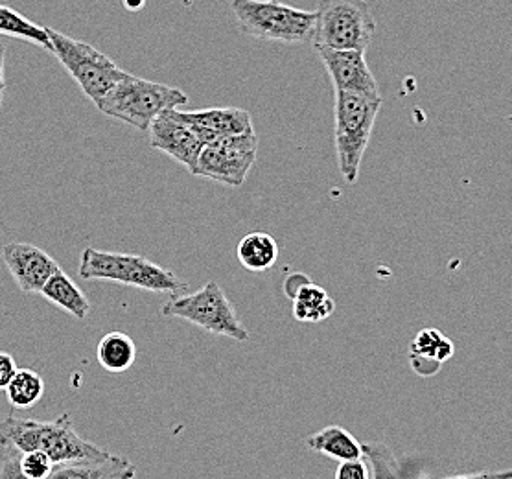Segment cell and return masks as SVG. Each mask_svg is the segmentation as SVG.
I'll return each instance as SVG.
<instances>
[{"mask_svg": "<svg viewBox=\"0 0 512 479\" xmlns=\"http://www.w3.org/2000/svg\"><path fill=\"white\" fill-rule=\"evenodd\" d=\"M369 467V479H422L424 468L415 459H398L382 443L361 444Z\"/></svg>", "mask_w": 512, "mask_h": 479, "instance_id": "obj_16", "label": "cell"}, {"mask_svg": "<svg viewBox=\"0 0 512 479\" xmlns=\"http://www.w3.org/2000/svg\"><path fill=\"white\" fill-rule=\"evenodd\" d=\"M4 61H6V47L0 43V109H2L4 91H6V80H4Z\"/></svg>", "mask_w": 512, "mask_h": 479, "instance_id": "obj_29", "label": "cell"}, {"mask_svg": "<svg viewBox=\"0 0 512 479\" xmlns=\"http://www.w3.org/2000/svg\"><path fill=\"white\" fill-rule=\"evenodd\" d=\"M80 277L85 281L118 282L146 292H185L188 284L172 271L155 264L148 258L124 253H107L94 247H85L80 258Z\"/></svg>", "mask_w": 512, "mask_h": 479, "instance_id": "obj_2", "label": "cell"}, {"mask_svg": "<svg viewBox=\"0 0 512 479\" xmlns=\"http://www.w3.org/2000/svg\"><path fill=\"white\" fill-rule=\"evenodd\" d=\"M0 437L13 444L21 454L43 452L54 461V465L98 459L107 454L76 433L69 413L48 422L8 417L0 421Z\"/></svg>", "mask_w": 512, "mask_h": 479, "instance_id": "obj_1", "label": "cell"}, {"mask_svg": "<svg viewBox=\"0 0 512 479\" xmlns=\"http://www.w3.org/2000/svg\"><path fill=\"white\" fill-rule=\"evenodd\" d=\"M382 109V98L334 91V142L339 172L354 185L361 161L373 135L374 122Z\"/></svg>", "mask_w": 512, "mask_h": 479, "instance_id": "obj_3", "label": "cell"}, {"mask_svg": "<svg viewBox=\"0 0 512 479\" xmlns=\"http://www.w3.org/2000/svg\"><path fill=\"white\" fill-rule=\"evenodd\" d=\"M258 153L256 133L220 137L205 144L196 164V177H207L229 187H242Z\"/></svg>", "mask_w": 512, "mask_h": 479, "instance_id": "obj_9", "label": "cell"}, {"mask_svg": "<svg viewBox=\"0 0 512 479\" xmlns=\"http://www.w3.org/2000/svg\"><path fill=\"white\" fill-rule=\"evenodd\" d=\"M137 468L122 456L105 454L98 459H83L56 465L47 479H135Z\"/></svg>", "mask_w": 512, "mask_h": 479, "instance_id": "obj_14", "label": "cell"}, {"mask_svg": "<svg viewBox=\"0 0 512 479\" xmlns=\"http://www.w3.org/2000/svg\"><path fill=\"white\" fill-rule=\"evenodd\" d=\"M177 117L185 120L198 131L203 144H210L220 137L255 133L249 111L240 107H210L198 111H179Z\"/></svg>", "mask_w": 512, "mask_h": 479, "instance_id": "obj_13", "label": "cell"}, {"mask_svg": "<svg viewBox=\"0 0 512 479\" xmlns=\"http://www.w3.org/2000/svg\"><path fill=\"white\" fill-rule=\"evenodd\" d=\"M163 316L179 317L212 334L247 341L249 332L236 316L233 303L218 282L209 281L198 292L175 295L163 306Z\"/></svg>", "mask_w": 512, "mask_h": 479, "instance_id": "obj_8", "label": "cell"}, {"mask_svg": "<svg viewBox=\"0 0 512 479\" xmlns=\"http://www.w3.org/2000/svg\"><path fill=\"white\" fill-rule=\"evenodd\" d=\"M444 479H512V470H492V472H476V474H461Z\"/></svg>", "mask_w": 512, "mask_h": 479, "instance_id": "obj_28", "label": "cell"}, {"mask_svg": "<svg viewBox=\"0 0 512 479\" xmlns=\"http://www.w3.org/2000/svg\"><path fill=\"white\" fill-rule=\"evenodd\" d=\"M185 104H188V94L181 89L140 80L128 72L96 107L107 117L122 120L140 131H148L157 115Z\"/></svg>", "mask_w": 512, "mask_h": 479, "instance_id": "obj_4", "label": "cell"}, {"mask_svg": "<svg viewBox=\"0 0 512 479\" xmlns=\"http://www.w3.org/2000/svg\"><path fill=\"white\" fill-rule=\"evenodd\" d=\"M236 255L245 269L262 273L273 268V264L277 262L279 244L271 234L255 231L240 240Z\"/></svg>", "mask_w": 512, "mask_h": 479, "instance_id": "obj_20", "label": "cell"}, {"mask_svg": "<svg viewBox=\"0 0 512 479\" xmlns=\"http://www.w3.org/2000/svg\"><path fill=\"white\" fill-rule=\"evenodd\" d=\"M21 472L28 479H47L54 470V461L43 452H24L19 459Z\"/></svg>", "mask_w": 512, "mask_h": 479, "instance_id": "obj_24", "label": "cell"}, {"mask_svg": "<svg viewBox=\"0 0 512 479\" xmlns=\"http://www.w3.org/2000/svg\"><path fill=\"white\" fill-rule=\"evenodd\" d=\"M144 4H146V0H124V6H126L128 10H133V12L140 10Z\"/></svg>", "mask_w": 512, "mask_h": 479, "instance_id": "obj_30", "label": "cell"}, {"mask_svg": "<svg viewBox=\"0 0 512 479\" xmlns=\"http://www.w3.org/2000/svg\"><path fill=\"white\" fill-rule=\"evenodd\" d=\"M293 317L301 323H321L334 314L336 303L325 288L315 286L314 282H304L297 292L291 295Z\"/></svg>", "mask_w": 512, "mask_h": 479, "instance_id": "obj_19", "label": "cell"}, {"mask_svg": "<svg viewBox=\"0 0 512 479\" xmlns=\"http://www.w3.org/2000/svg\"><path fill=\"white\" fill-rule=\"evenodd\" d=\"M336 479H369V467L363 459L339 463Z\"/></svg>", "mask_w": 512, "mask_h": 479, "instance_id": "obj_26", "label": "cell"}, {"mask_svg": "<svg viewBox=\"0 0 512 479\" xmlns=\"http://www.w3.org/2000/svg\"><path fill=\"white\" fill-rule=\"evenodd\" d=\"M21 452L0 437V479H28L21 472Z\"/></svg>", "mask_w": 512, "mask_h": 479, "instance_id": "obj_25", "label": "cell"}, {"mask_svg": "<svg viewBox=\"0 0 512 479\" xmlns=\"http://www.w3.org/2000/svg\"><path fill=\"white\" fill-rule=\"evenodd\" d=\"M455 347L437 328H424L409 347V363L419 376L439 373L444 362L454 356Z\"/></svg>", "mask_w": 512, "mask_h": 479, "instance_id": "obj_15", "label": "cell"}, {"mask_svg": "<svg viewBox=\"0 0 512 479\" xmlns=\"http://www.w3.org/2000/svg\"><path fill=\"white\" fill-rule=\"evenodd\" d=\"M4 391H6L8 402L12 404L13 408H32L43 398L45 382L32 369H17Z\"/></svg>", "mask_w": 512, "mask_h": 479, "instance_id": "obj_23", "label": "cell"}, {"mask_svg": "<svg viewBox=\"0 0 512 479\" xmlns=\"http://www.w3.org/2000/svg\"><path fill=\"white\" fill-rule=\"evenodd\" d=\"M15 371H17V363L13 360L12 354L0 351V391L10 384Z\"/></svg>", "mask_w": 512, "mask_h": 479, "instance_id": "obj_27", "label": "cell"}, {"mask_svg": "<svg viewBox=\"0 0 512 479\" xmlns=\"http://www.w3.org/2000/svg\"><path fill=\"white\" fill-rule=\"evenodd\" d=\"M306 446L339 463L363 459L360 441L343 426H326L323 430L312 433L310 437H306Z\"/></svg>", "mask_w": 512, "mask_h": 479, "instance_id": "obj_17", "label": "cell"}, {"mask_svg": "<svg viewBox=\"0 0 512 479\" xmlns=\"http://www.w3.org/2000/svg\"><path fill=\"white\" fill-rule=\"evenodd\" d=\"M148 133L153 150L166 153L177 163L183 164L194 176L199 153L205 144L196 129L177 117V109L163 111L161 115L153 118Z\"/></svg>", "mask_w": 512, "mask_h": 479, "instance_id": "obj_10", "label": "cell"}, {"mask_svg": "<svg viewBox=\"0 0 512 479\" xmlns=\"http://www.w3.org/2000/svg\"><path fill=\"white\" fill-rule=\"evenodd\" d=\"M376 21L365 0H321L315 10L314 47L367 52Z\"/></svg>", "mask_w": 512, "mask_h": 479, "instance_id": "obj_6", "label": "cell"}, {"mask_svg": "<svg viewBox=\"0 0 512 479\" xmlns=\"http://www.w3.org/2000/svg\"><path fill=\"white\" fill-rule=\"evenodd\" d=\"M315 50L323 61L330 80L334 83V91L382 98L378 82L367 65L365 52L332 50V48L323 47H317Z\"/></svg>", "mask_w": 512, "mask_h": 479, "instance_id": "obj_11", "label": "cell"}, {"mask_svg": "<svg viewBox=\"0 0 512 479\" xmlns=\"http://www.w3.org/2000/svg\"><path fill=\"white\" fill-rule=\"evenodd\" d=\"M231 10L240 32L258 41L304 45L314 37L315 12L280 0H233Z\"/></svg>", "mask_w": 512, "mask_h": 479, "instance_id": "obj_5", "label": "cell"}, {"mask_svg": "<svg viewBox=\"0 0 512 479\" xmlns=\"http://www.w3.org/2000/svg\"><path fill=\"white\" fill-rule=\"evenodd\" d=\"M0 34L23 39L32 45L50 50V39L45 26L32 23L30 19L15 12L10 6H0Z\"/></svg>", "mask_w": 512, "mask_h": 479, "instance_id": "obj_22", "label": "cell"}, {"mask_svg": "<svg viewBox=\"0 0 512 479\" xmlns=\"http://www.w3.org/2000/svg\"><path fill=\"white\" fill-rule=\"evenodd\" d=\"M98 362L109 373H124L135 363L137 347L124 332H109L100 339L96 349Z\"/></svg>", "mask_w": 512, "mask_h": 479, "instance_id": "obj_21", "label": "cell"}, {"mask_svg": "<svg viewBox=\"0 0 512 479\" xmlns=\"http://www.w3.org/2000/svg\"><path fill=\"white\" fill-rule=\"evenodd\" d=\"M45 30L50 39V52L67 69L72 80L80 85L83 94L94 106H98L105 94L128 74L93 45L59 34L50 26H45Z\"/></svg>", "mask_w": 512, "mask_h": 479, "instance_id": "obj_7", "label": "cell"}, {"mask_svg": "<svg viewBox=\"0 0 512 479\" xmlns=\"http://www.w3.org/2000/svg\"><path fill=\"white\" fill-rule=\"evenodd\" d=\"M2 260L24 293H41L45 282L61 269L47 251L23 242L2 247Z\"/></svg>", "mask_w": 512, "mask_h": 479, "instance_id": "obj_12", "label": "cell"}, {"mask_svg": "<svg viewBox=\"0 0 512 479\" xmlns=\"http://www.w3.org/2000/svg\"><path fill=\"white\" fill-rule=\"evenodd\" d=\"M41 295L76 319H85L91 312V304L87 301V297L76 286V282L61 269L45 282Z\"/></svg>", "mask_w": 512, "mask_h": 479, "instance_id": "obj_18", "label": "cell"}]
</instances>
